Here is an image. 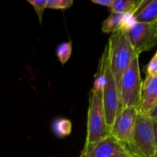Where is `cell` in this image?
<instances>
[{
	"label": "cell",
	"mask_w": 157,
	"mask_h": 157,
	"mask_svg": "<svg viewBox=\"0 0 157 157\" xmlns=\"http://www.w3.org/2000/svg\"><path fill=\"white\" fill-rule=\"evenodd\" d=\"M106 120L102 90L91 89L87 111V136L84 148H88L110 136Z\"/></svg>",
	"instance_id": "6da1fadb"
},
{
	"label": "cell",
	"mask_w": 157,
	"mask_h": 157,
	"mask_svg": "<svg viewBox=\"0 0 157 157\" xmlns=\"http://www.w3.org/2000/svg\"><path fill=\"white\" fill-rule=\"evenodd\" d=\"M107 44L109 50L110 68L120 93L124 72L128 68L132 59L136 54L124 30H119L112 34Z\"/></svg>",
	"instance_id": "7a4b0ae2"
},
{
	"label": "cell",
	"mask_w": 157,
	"mask_h": 157,
	"mask_svg": "<svg viewBox=\"0 0 157 157\" xmlns=\"http://www.w3.org/2000/svg\"><path fill=\"white\" fill-rule=\"evenodd\" d=\"M99 64L102 67L104 80H105L104 89H103V98H104L106 120L109 129L111 130L121 107V99H120L119 90L110 68L107 44H106L105 48L100 60Z\"/></svg>",
	"instance_id": "3957f363"
},
{
	"label": "cell",
	"mask_w": 157,
	"mask_h": 157,
	"mask_svg": "<svg viewBox=\"0 0 157 157\" xmlns=\"http://www.w3.org/2000/svg\"><path fill=\"white\" fill-rule=\"evenodd\" d=\"M143 84L140 70L139 55H136L132 59L128 68L122 78L120 92L121 108L135 107L137 109L142 96Z\"/></svg>",
	"instance_id": "277c9868"
},
{
	"label": "cell",
	"mask_w": 157,
	"mask_h": 157,
	"mask_svg": "<svg viewBox=\"0 0 157 157\" xmlns=\"http://www.w3.org/2000/svg\"><path fill=\"white\" fill-rule=\"evenodd\" d=\"M130 148L140 157H152L156 151L153 122L149 114L138 112L133 144Z\"/></svg>",
	"instance_id": "5b68a950"
},
{
	"label": "cell",
	"mask_w": 157,
	"mask_h": 157,
	"mask_svg": "<svg viewBox=\"0 0 157 157\" xmlns=\"http://www.w3.org/2000/svg\"><path fill=\"white\" fill-rule=\"evenodd\" d=\"M137 55L150 51L157 44V21L135 23L125 31Z\"/></svg>",
	"instance_id": "8992f818"
},
{
	"label": "cell",
	"mask_w": 157,
	"mask_h": 157,
	"mask_svg": "<svg viewBox=\"0 0 157 157\" xmlns=\"http://www.w3.org/2000/svg\"><path fill=\"white\" fill-rule=\"evenodd\" d=\"M137 113L135 107L120 109L110 130L112 136L127 147L133 146Z\"/></svg>",
	"instance_id": "52a82bcc"
},
{
	"label": "cell",
	"mask_w": 157,
	"mask_h": 157,
	"mask_svg": "<svg viewBox=\"0 0 157 157\" xmlns=\"http://www.w3.org/2000/svg\"><path fill=\"white\" fill-rule=\"evenodd\" d=\"M128 149L112 135L88 148H83L80 157H117Z\"/></svg>",
	"instance_id": "ba28073f"
},
{
	"label": "cell",
	"mask_w": 157,
	"mask_h": 157,
	"mask_svg": "<svg viewBox=\"0 0 157 157\" xmlns=\"http://www.w3.org/2000/svg\"><path fill=\"white\" fill-rule=\"evenodd\" d=\"M157 102V75L146 76L143 84L142 96L137 111L149 114Z\"/></svg>",
	"instance_id": "9c48e42d"
},
{
	"label": "cell",
	"mask_w": 157,
	"mask_h": 157,
	"mask_svg": "<svg viewBox=\"0 0 157 157\" xmlns=\"http://www.w3.org/2000/svg\"><path fill=\"white\" fill-rule=\"evenodd\" d=\"M131 16L135 23L157 21V0H140Z\"/></svg>",
	"instance_id": "30bf717a"
},
{
	"label": "cell",
	"mask_w": 157,
	"mask_h": 157,
	"mask_svg": "<svg viewBox=\"0 0 157 157\" xmlns=\"http://www.w3.org/2000/svg\"><path fill=\"white\" fill-rule=\"evenodd\" d=\"M140 0H113L110 8L111 13L132 14L138 6Z\"/></svg>",
	"instance_id": "8fae6325"
},
{
	"label": "cell",
	"mask_w": 157,
	"mask_h": 157,
	"mask_svg": "<svg viewBox=\"0 0 157 157\" xmlns=\"http://www.w3.org/2000/svg\"><path fill=\"white\" fill-rule=\"evenodd\" d=\"M52 130L58 138H64L71 133V121L66 118H58L52 124Z\"/></svg>",
	"instance_id": "7c38bea8"
},
{
	"label": "cell",
	"mask_w": 157,
	"mask_h": 157,
	"mask_svg": "<svg viewBox=\"0 0 157 157\" xmlns=\"http://www.w3.org/2000/svg\"><path fill=\"white\" fill-rule=\"evenodd\" d=\"M72 44L71 41H66L60 44L56 49V55L61 64L67 63L71 55Z\"/></svg>",
	"instance_id": "4fadbf2b"
},
{
	"label": "cell",
	"mask_w": 157,
	"mask_h": 157,
	"mask_svg": "<svg viewBox=\"0 0 157 157\" xmlns=\"http://www.w3.org/2000/svg\"><path fill=\"white\" fill-rule=\"evenodd\" d=\"M28 2L33 6L35 13L38 17L40 24H42L43 14L44 9H47L48 0H28Z\"/></svg>",
	"instance_id": "5bb4252c"
},
{
	"label": "cell",
	"mask_w": 157,
	"mask_h": 157,
	"mask_svg": "<svg viewBox=\"0 0 157 157\" xmlns=\"http://www.w3.org/2000/svg\"><path fill=\"white\" fill-rule=\"evenodd\" d=\"M72 0H48L47 8L52 9H66L73 5Z\"/></svg>",
	"instance_id": "9a60e30c"
},
{
	"label": "cell",
	"mask_w": 157,
	"mask_h": 157,
	"mask_svg": "<svg viewBox=\"0 0 157 157\" xmlns=\"http://www.w3.org/2000/svg\"><path fill=\"white\" fill-rule=\"evenodd\" d=\"M157 75V50L147 66V76L154 77Z\"/></svg>",
	"instance_id": "2e32d148"
},
{
	"label": "cell",
	"mask_w": 157,
	"mask_h": 157,
	"mask_svg": "<svg viewBox=\"0 0 157 157\" xmlns=\"http://www.w3.org/2000/svg\"><path fill=\"white\" fill-rule=\"evenodd\" d=\"M113 0H92V2L95 4L100 5L102 6H106V7L110 8L112 4H113Z\"/></svg>",
	"instance_id": "e0dca14e"
},
{
	"label": "cell",
	"mask_w": 157,
	"mask_h": 157,
	"mask_svg": "<svg viewBox=\"0 0 157 157\" xmlns=\"http://www.w3.org/2000/svg\"><path fill=\"white\" fill-rule=\"evenodd\" d=\"M128 147V149H127V151L121 153V154H120L119 156H117V157H140L139 155H137L136 153H134L130 147Z\"/></svg>",
	"instance_id": "ac0fdd59"
},
{
	"label": "cell",
	"mask_w": 157,
	"mask_h": 157,
	"mask_svg": "<svg viewBox=\"0 0 157 157\" xmlns=\"http://www.w3.org/2000/svg\"><path fill=\"white\" fill-rule=\"evenodd\" d=\"M149 115H150V117H151L152 119L157 120V102H156V104H155L154 107H153V109L151 110V111L150 112Z\"/></svg>",
	"instance_id": "d6986e66"
},
{
	"label": "cell",
	"mask_w": 157,
	"mask_h": 157,
	"mask_svg": "<svg viewBox=\"0 0 157 157\" xmlns=\"http://www.w3.org/2000/svg\"><path fill=\"white\" fill-rule=\"evenodd\" d=\"M153 120V127H154V133H155V141H156V147L157 150V120Z\"/></svg>",
	"instance_id": "ffe728a7"
},
{
	"label": "cell",
	"mask_w": 157,
	"mask_h": 157,
	"mask_svg": "<svg viewBox=\"0 0 157 157\" xmlns=\"http://www.w3.org/2000/svg\"><path fill=\"white\" fill-rule=\"evenodd\" d=\"M152 157H157V150H156V151L155 152L154 154H153V156H152Z\"/></svg>",
	"instance_id": "44dd1931"
}]
</instances>
